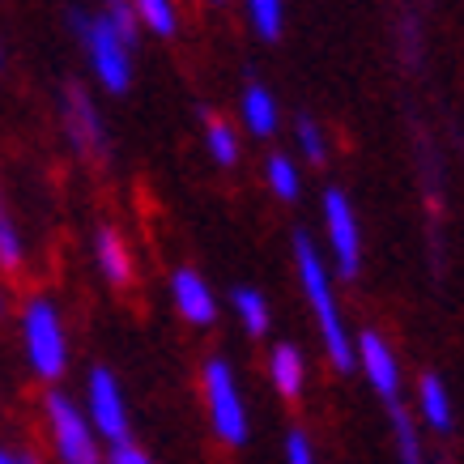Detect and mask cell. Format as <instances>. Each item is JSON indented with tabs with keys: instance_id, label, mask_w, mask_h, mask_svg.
<instances>
[{
	"instance_id": "6da1fadb",
	"label": "cell",
	"mask_w": 464,
	"mask_h": 464,
	"mask_svg": "<svg viewBox=\"0 0 464 464\" xmlns=\"http://www.w3.org/2000/svg\"><path fill=\"white\" fill-rule=\"evenodd\" d=\"M295 265H298V282H303V295L311 303V315L320 324L324 350L333 358L337 371H350L353 366V341L350 328H345V315L337 307V295H333V282H328V268H324L320 252L307 235H295Z\"/></svg>"
},
{
	"instance_id": "7a4b0ae2",
	"label": "cell",
	"mask_w": 464,
	"mask_h": 464,
	"mask_svg": "<svg viewBox=\"0 0 464 464\" xmlns=\"http://www.w3.org/2000/svg\"><path fill=\"white\" fill-rule=\"evenodd\" d=\"M69 22L77 26V34H82L85 56H90L94 77H99L111 94H124L128 82H132V56H128V47H132V43H128L124 34L111 26V17H107V14L85 17L82 9H72Z\"/></svg>"
},
{
	"instance_id": "3957f363",
	"label": "cell",
	"mask_w": 464,
	"mask_h": 464,
	"mask_svg": "<svg viewBox=\"0 0 464 464\" xmlns=\"http://www.w3.org/2000/svg\"><path fill=\"white\" fill-rule=\"evenodd\" d=\"M22 341H26L30 366L34 375L47 383H56L69 366V337H64V324H60V311L47 303V298H30L22 307Z\"/></svg>"
},
{
	"instance_id": "277c9868",
	"label": "cell",
	"mask_w": 464,
	"mask_h": 464,
	"mask_svg": "<svg viewBox=\"0 0 464 464\" xmlns=\"http://www.w3.org/2000/svg\"><path fill=\"white\" fill-rule=\"evenodd\" d=\"M200 383H205V409H209V426L213 435L230 443V448H243L247 443V405H243V392L235 383V371L226 358H209L205 371H200Z\"/></svg>"
},
{
	"instance_id": "5b68a950",
	"label": "cell",
	"mask_w": 464,
	"mask_h": 464,
	"mask_svg": "<svg viewBox=\"0 0 464 464\" xmlns=\"http://www.w3.org/2000/svg\"><path fill=\"white\" fill-rule=\"evenodd\" d=\"M43 413H47V430H52V443H56L60 460H64V464H102L94 426L85 422V413L72 405L69 396H64V392H47Z\"/></svg>"
},
{
	"instance_id": "8992f818",
	"label": "cell",
	"mask_w": 464,
	"mask_h": 464,
	"mask_svg": "<svg viewBox=\"0 0 464 464\" xmlns=\"http://www.w3.org/2000/svg\"><path fill=\"white\" fill-rule=\"evenodd\" d=\"M85 422L94 426L111 448L128 443V405L124 392L107 366H94L90 371V383H85Z\"/></svg>"
},
{
	"instance_id": "52a82bcc",
	"label": "cell",
	"mask_w": 464,
	"mask_h": 464,
	"mask_svg": "<svg viewBox=\"0 0 464 464\" xmlns=\"http://www.w3.org/2000/svg\"><path fill=\"white\" fill-rule=\"evenodd\" d=\"M324 230H328V247H333L337 273L341 277H358V268H362V235H358V218H353L350 197L341 188L324 192Z\"/></svg>"
},
{
	"instance_id": "ba28073f",
	"label": "cell",
	"mask_w": 464,
	"mask_h": 464,
	"mask_svg": "<svg viewBox=\"0 0 464 464\" xmlns=\"http://www.w3.org/2000/svg\"><path fill=\"white\" fill-rule=\"evenodd\" d=\"M64 128H69V141L82 150V154H107V128H102V115L94 107V99L85 94V85L72 82L64 90Z\"/></svg>"
},
{
	"instance_id": "9c48e42d",
	"label": "cell",
	"mask_w": 464,
	"mask_h": 464,
	"mask_svg": "<svg viewBox=\"0 0 464 464\" xmlns=\"http://www.w3.org/2000/svg\"><path fill=\"white\" fill-rule=\"evenodd\" d=\"M353 362L366 371V380L380 392L383 405H396V396H401V366H396V353L388 350V341L380 333H362L353 341Z\"/></svg>"
},
{
	"instance_id": "30bf717a",
	"label": "cell",
	"mask_w": 464,
	"mask_h": 464,
	"mask_svg": "<svg viewBox=\"0 0 464 464\" xmlns=\"http://www.w3.org/2000/svg\"><path fill=\"white\" fill-rule=\"evenodd\" d=\"M170 298H175V311L188 324H197V328H209L218 320V298L205 285V277L192 273V268H175L170 273Z\"/></svg>"
},
{
	"instance_id": "8fae6325",
	"label": "cell",
	"mask_w": 464,
	"mask_h": 464,
	"mask_svg": "<svg viewBox=\"0 0 464 464\" xmlns=\"http://www.w3.org/2000/svg\"><path fill=\"white\" fill-rule=\"evenodd\" d=\"M239 111H243V124H247V132H256V137H273L277 132V99L268 94L265 85H247L239 99Z\"/></svg>"
},
{
	"instance_id": "7c38bea8",
	"label": "cell",
	"mask_w": 464,
	"mask_h": 464,
	"mask_svg": "<svg viewBox=\"0 0 464 464\" xmlns=\"http://www.w3.org/2000/svg\"><path fill=\"white\" fill-rule=\"evenodd\" d=\"M268 380L282 396L295 401L303 392V380H307V366H303V353L295 345H277V350L268 353Z\"/></svg>"
},
{
	"instance_id": "4fadbf2b",
	"label": "cell",
	"mask_w": 464,
	"mask_h": 464,
	"mask_svg": "<svg viewBox=\"0 0 464 464\" xmlns=\"http://www.w3.org/2000/svg\"><path fill=\"white\" fill-rule=\"evenodd\" d=\"M94 252H99L102 277H107L111 285H128V282H132V256H128L124 239L115 235L111 226H107V230H99V239H94Z\"/></svg>"
},
{
	"instance_id": "5bb4252c",
	"label": "cell",
	"mask_w": 464,
	"mask_h": 464,
	"mask_svg": "<svg viewBox=\"0 0 464 464\" xmlns=\"http://www.w3.org/2000/svg\"><path fill=\"white\" fill-rule=\"evenodd\" d=\"M418 405H422V418L435 426V430H451V401H448V388H443L439 375H422Z\"/></svg>"
},
{
	"instance_id": "9a60e30c",
	"label": "cell",
	"mask_w": 464,
	"mask_h": 464,
	"mask_svg": "<svg viewBox=\"0 0 464 464\" xmlns=\"http://www.w3.org/2000/svg\"><path fill=\"white\" fill-rule=\"evenodd\" d=\"M230 303H235V311H239L243 328H247L252 337H265V328H268V303H265V295H256V290L239 285Z\"/></svg>"
},
{
	"instance_id": "2e32d148",
	"label": "cell",
	"mask_w": 464,
	"mask_h": 464,
	"mask_svg": "<svg viewBox=\"0 0 464 464\" xmlns=\"http://www.w3.org/2000/svg\"><path fill=\"white\" fill-rule=\"evenodd\" d=\"M205 145H209V158L218 167H230L239 158V132L226 124V120H209L205 124Z\"/></svg>"
},
{
	"instance_id": "e0dca14e",
	"label": "cell",
	"mask_w": 464,
	"mask_h": 464,
	"mask_svg": "<svg viewBox=\"0 0 464 464\" xmlns=\"http://www.w3.org/2000/svg\"><path fill=\"white\" fill-rule=\"evenodd\" d=\"M392 409V430H396V451H401V464H422V439H418V430H413V422H409V413L401 409V401Z\"/></svg>"
},
{
	"instance_id": "ac0fdd59",
	"label": "cell",
	"mask_w": 464,
	"mask_h": 464,
	"mask_svg": "<svg viewBox=\"0 0 464 464\" xmlns=\"http://www.w3.org/2000/svg\"><path fill=\"white\" fill-rule=\"evenodd\" d=\"M247 22H252V30L260 39H277L285 30V9L277 0H252L247 5Z\"/></svg>"
},
{
	"instance_id": "d6986e66",
	"label": "cell",
	"mask_w": 464,
	"mask_h": 464,
	"mask_svg": "<svg viewBox=\"0 0 464 464\" xmlns=\"http://www.w3.org/2000/svg\"><path fill=\"white\" fill-rule=\"evenodd\" d=\"M265 179H268V188H273L282 200H295L298 197V167L285 154L268 158V162H265Z\"/></svg>"
},
{
	"instance_id": "ffe728a7",
	"label": "cell",
	"mask_w": 464,
	"mask_h": 464,
	"mask_svg": "<svg viewBox=\"0 0 464 464\" xmlns=\"http://www.w3.org/2000/svg\"><path fill=\"white\" fill-rule=\"evenodd\" d=\"M137 9V22L141 26H150L154 34H175V26H179V17H175V9H170L167 0H141V5H132Z\"/></svg>"
},
{
	"instance_id": "44dd1931",
	"label": "cell",
	"mask_w": 464,
	"mask_h": 464,
	"mask_svg": "<svg viewBox=\"0 0 464 464\" xmlns=\"http://www.w3.org/2000/svg\"><path fill=\"white\" fill-rule=\"evenodd\" d=\"M22 239H17V230H14V222L5 218V200H0V268L5 273H17L22 268Z\"/></svg>"
},
{
	"instance_id": "7402d4cb",
	"label": "cell",
	"mask_w": 464,
	"mask_h": 464,
	"mask_svg": "<svg viewBox=\"0 0 464 464\" xmlns=\"http://www.w3.org/2000/svg\"><path fill=\"white\" fill-rule=\"evenodd\" d=\"M295 137H298V150L307 154V162H315V167H320L324 158H328V150H324V132H320V124H315L311 115H303V120H298Z\"/></svg>"
},
{
	"instance_id": "603a6c76",
	"label": "cell",
	"mask_w": 464,
	"mask_h": 464,
	"mask_svg": "<svg viewBox=\"0 0 464 464\" xmlns=\"http://www.w3.org/2000/svg\"><path fill=\"white\" fill-rule=\"evenodd\" d=\"M285 464H315V448L303 430H290L285 435Z\"/></svg>"
},
{
	"instance_id": "cb8c5ba5",
	"label": "cell",
	"mask_w": 464,
	"mask_h": 464,
	"mask_svg": "<svg viewBox=\"0 0 464 464\" xmlns=\"http://www.w3.org/2000/svg\"><path fill=\"white\" fill-rule=\"evenodd\" d=\"M107 464H154V460H150L141 448H132V443H120V448H111V460H107Z\"/></svg>"
},
{
	"instance_id": "d4e9b609",
	"label": "cell",
	"mask_w": 464,
	"mask_h": 464,
	"mask_svg": "<svg viewBox=\"0 0 464 464\" xmlns=\"http://www.w3.org/2000/svg\"><path fill=\"white\" fill-rule=\"evenodd\" d=\"M0 464H39V460H34V456H26V451L0 448Z\"/></svg>"
},
{
	"instance_id": "484cf974",
	"label": "cell",
	"mask_w": 464,
	"mask_h": 464,
	"mask_svg": "<svg viewBox=\"0 0 464 464\" xmlns=\"http://www.w3.org/2000/svg\"><path fill=\"white\" fill-rule=\"evenodd\" d=\"M0 60H5V52H0Z\"/></svg>"
}]
</instances>
